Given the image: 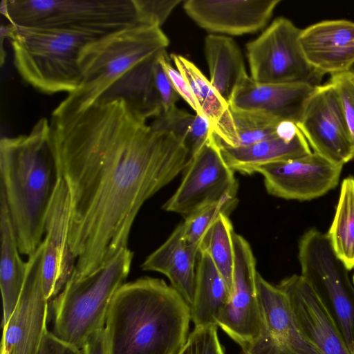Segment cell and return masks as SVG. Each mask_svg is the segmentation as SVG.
<instances>
[{
    "label": "cell",
    "instance_id": "6da1fadb",
    "mask_svg": "<svg viewBox=\"0 0 354 354\" xmlns=\"http://www.w3.org/2000/svg\"><path fill=\"white\" fill-rule=\"evenodd\" d=\"M122 99L76 112L53 111L49 138L69 188L73 275L82 277L127 247L142 205L187 166L191 156Z\"/></svg>",
    "mask_w": 354,
    "mask_h": 354
},
{
    "label": "cell",
    "instance_id": "7a4b0ae2",
    "mask_svg": "<svg viewBox=\"0 0 354 354\" xmlns=\"http://www.w3.org/2000/svg\"><path fill=\"white\" fill-rule=\"evenodd\" d=\"M191 308L164 280L125 283L108 310V354H177L189 335Z\"/></svg>",
    "mask_w": 354,
    "mask_h": 354
},
{
    "label": "cell",
    "instance_id": "3957f363",
    "mask_svg": "<svg viewBox=\"0 0 354 354\" xmlns=\"http://www.w3.org/2000/svg\"><path fill=\"white\" fill-rule=\"evenodd\" d=\"M49 133L50 122L41 118L28 134L0 140V192L19 252L28 257L42 242L47 210L59 178Z\"/></svg>",
    "mask_w": 354,
    "mask_h": 354
},
{
    "label": "cell",
    "instance_id": "277c9868",
    "mask_svg": "<svg viewBox=\"0 0 354 354\" xmlns=\"http://www.w3.org/2000/svg\"><path fill=\"white\" fill-rule=\"evenodd\" d=\"M105 35L80 30L12 25L8 39L14 64L25 82L42 93L69 94L78 89L83 81L80 66L83 52Z\"/></svg>",
    "mask_w": 354,
    "mask_h": 354
},
{
    "label": "cell",
    "instance_id": "5b68a950",
    "mask_svg": "<svg viewBox=\"0 0 354 354\" xmlns=\"http://www.w3.org/2000/svg\"><path fill=\"white\" fill-rule=\"evenodd\" d=\"M169 39L160 27L142 24L105 35L83 52L80 66L83 81L54 109L83 110L97 100L124 74L154 54L166 50Z\"/></svg>",
    "mask_w": 354,
    "mask_h": 354
},
{
    "label": "cell",
    "instance_id": "8992f818",
    "mask_svg": "<svg viewBox=\"0 0 354 354\" xmlns=\"http://www.w3.org/2000/svg\"><path fill=\"white\" fill-rule=\"evenodd\" d=\"M133 257L125 247L91 274L71 277L52 301L53 333L57 337L82 348L92 335L104 328L111 301L126 283Z\"/></svg>",
    "mask_w": 354,
    "mask_h": 354
},
{
    "label": "cell",
    "instance_id": "52a82bcc",
    "mask_svg": "<svg viewBox=\"0 0 354 354\" xmlns=\"http://www.w3.org/2000/svg\"><path fill=\"white\" fill-rule=\"evenodd\" d=\"M0 10L10 24L21 27L109 35L138 24H151L140 0H2Z\"/></svg>",
    "mask_w": 354,
    "mask_h": 354
},
{
    "label": "cell",
    "instance_id": "ba28073f",
    "mask_svg": "<svg viewBox=\"0 0 354 354\" xmlns=\"http://www.w3.org/2000/svg\"><path fill=\"white\" fill-rule=\"evenodd\" d=\"M301 277L310 286L354 354V285L326 234L313 228L299 240Z\"/></svg>",
    "mask_w": 354,
    "mask_h": 354
},
{
    "label": "cell",
    "instance_id": "9c48e42d",
    "mask_svg": "<svg viewBox=\"0 0 354 354\" xmlns=\"http://www.w3.org/2000/svg\"><path fill=\"white\" fill-rule=\"evenodd\" d=\"M301 29L278 17L246 45L250 77L257 84L321 85L324 76L306 59L299 43Z\"/></svg>",
    "mask_w": 354,
    "mask_h": 354
},
{
    "label": "cell",
    "instance_id": "30bf717a",
    "mask_svg": "<svg viewBox=\"0 0 354 354\" xmlns=\"http://www.w3.org/2000/svg\"><path fill=\"white\" fill-rule=\"evenodd\" d=\"M184 171L178 187L162 206L165 211L186 218L225 198H236L234 171L225 162L215 134L192 156Z\"/></svg>",
    "mask_w": 354,
    "mask_h": 354
},
{
    "label": "cell",
    "instance_id": "8fae6325",
    "mask_svg": "<svg viewBox=\"0 0 354 354\" xmlns=\"http://www.w3.org/2000/svg\"><path fill=\"white\" fill-rule=\"evenodd\" d=\"M232 241L234 261L230 299L215 321L243 349L259 337L262 328L258 272L249 243L235 232Z\"/></svg>",
    "mask_w": 354,
    "mask_h": 354
},
{
    "label": "cell",
    "instance_id": "7c38bea8",
    "mask_svg": "<svg viewBox=\"0 0 354 354\" xmlns=\"http://www.w3.org/2000/svg\"><path fill=\"white\" fill-rule=\"evenodd\" d=\"M44 242L28 257L17 306L3 326L1 346L7 354H37L47 329L49 302L43 288Z\"/></svg>",
    "mask_w": 354,
    "mask_h": 354
},
{
    "label": "cell",
    "instance_id": "4fadbf2b",
    "mask_svg": "<svg viewBox=\"0 0 354 354\" xmlns=\"http://www.w3.org/2000/svg\"><path fill=\"white\" fill-rule=\"evenodd\" d=\"M297 126L315 153L343 165L354 158V142L330 82L316 87Z\"/></svg>",
    "mask_w": 354,
    "mask_h": 354
},
{
    "label": "cell",
    "instance_id": "5bb4252c",
    "mask_svg": "<svg viewBox=\"0 0 354 354\" xmlns=\"http://www.w3.org/2000/svg\"><path fill=\"white\" fill-rule=\"evenodd\" d=\"M257 285L262 328L243 354H322L300 330L285 292L259 272Z\"/></svg>",
    "mask_w": 354,
    "mask_h": 354
},
{
    "label": "cell",
    "instance_id": "9a60e30c",
    "mask_svg": "<svg viewBox=\"0 0 354 354\" xmlns=\"http://www.w3.org/2000/svg\"><path fill=\"white\" fill-rule=\"evenodd\" d=\"M343 165L330 162L317 153L261 165L258 172L270 195L310 201L326 194L339 183Z\"/></svg>",
    "mask_w": 354,
    "mask_h": 354
},
{
    "label": "cell",
    "instance_id": "2e32d148",
    "mask_svg": "<svg viewBox=\"0 0 354 354\" xmlns=\"http://www.w3.org/2000/svg\"><path fill=\"white\" fill-rule=\"evenodd\" d=\"M71 200L65 180L59 176L45 221L43 288L46 298L53 299L72 276L76 259L69 245Z\"/></svg>",
    "mask_w": 354,
    "mask_h": 354
},
{
    "label": "cell",
    "instance_id": "e0dca14e",
    "mask_svg": "<svg viewBox=\"0 0 354 354\" xmlns=\"http://www.w3.org/2000/svg\"><path fill=\"white\" fill-rule=\"evenodd\" d=\"M281 0H188L183 8L200 27L212 32L241 35L263 28Z\"/></svg>",
    "mask_w": 354,
    "mask_h": 354
},
{
    "label": "cell",
    "instance_id": "ac0fdd59",
    "mask_svg": "<svg viewBox=\"0 0 354 354\" xmlns=\"http://www.w3.org/2000/svg\"><path fill=\"white\" fill-rule=\"evenodd\" d=\"M277 286L287 295L300 330L322 354H352L328 312L301 275L288 277Z\"/></svg>",
    "mask_w": 354,
    "mask_h": 354
},
{
    "label": "cell",
    "instance_id": "d6986e66",
    "mask_svg": "<svg viewBox=\"0 0 354 354\" xmlns=\"http://www.w3.org/2000/svg\"><path fill=\"white\" fill-rule=\"evenodd\" d=\"M299 43L308 64L323 74L348 72L354 65V22L325 20L301 29Z\"/></svg>",
    "mask_w": 354,
    "mask_h": 354
},
{
    "label": "cell",
    "instance_id": "ffe728a7",
    "mask_svg": "<svg viewBox=\"0 0 354 354\" xmlns=\"http://www.w3.org/2000/svg\"><path fill=\"white\" fill-rule=\"evenodd\" d=\"M317 86L302 83L261 84L249 76L236 88L229 105L232 110L257 113L297 124Z\"/></svg>",
    "mask_w": 354,
    "mask_h": 354
},
{
    "label": "cell",
    "instance_id": "44dd1931",
    "mask_svg": "<svg viewBox=\"0 0 354 354\" xmlns=\"http://www.w3.org/2000/svg\"><path fill=\"white\" fill-rule=\"evenodd\" d=\"M203 240L189 244L184 237L181 222L141 266L143 270L165 275L190 307L194 300L197 257Z\"/></svg>",
    "mask_w": 354,
    "mask_h": 354
},
{
    "label": "cell",
    "instance_id": "7402d4cb",
    "mask_svg": "<svg viewBox=\"0 0 354 354\" xmlns=\"http://www.w3.org/2000/svg\"><path fill=\"white\" fill-rule=\"evenodd\" d=\"M171 57L192 90L198 108V115L207 120L223 144L238 147L239 140L228 102L190 60L177 54H171Z\"/></svg>",
    "mask_w": 354,
    "mask_h": 354
},
{
    "label": "cell",
    "instance_id": "603a6c76",
    "mask_svg": "<svg viewBox=\"0 0 354 354\" xmlns=\"http://www.w3.org/2000/svg\"><path fill=\"white\" fill-rule=\"evenodd\" d=\"M163 50L146 59L124 74L100 98L122 99L147 120L160 115L162 107L155 85L154 68Z\"/></svg>",
    "mask_w": 354,
    "mask_h": 354
},
{
    "label": "cell",
    "instance_id": "cb8c5ba5",
    "mask_svg": "<svg viewBox=\"0 0 354 354\" xmlns=\"http://www.w3.org/2000/svg\"><path fill=\"white\" fill-rule=\"evenodd\" d=\"M219 141L223 156L229 167L234 171L248 175L254 174L255 169L261 165L294 159L312 153L301 132L291 141L277 137L238 147L226 145L220 139Z\"/></svg>",
    "mask_w": 354,
    "mask_h": 354
},
{
    "label": "cell",
    "instance_id": "d4e9b609",
    "mask_svg": "<svg viewBox=\"0 0 354 354\" xmlns=\"http://www.w3.org/2000/svg\"><path fill=\"white\" fill-rule=\"evenodd\" d=\"M1 262L0 286L3 302V326L19 301L26 273V263L19 256L17 241L3 194L0 192Z\"/></svg>",
    "mask_w": 354,
    "mask_h": 354
},
{
    "label": "cell",
    "instance_id": "484cf974",
    "mask_svg": "<svg viewBox=\"0 0 354 354\" xmlns=\"http://www.w3.org/2000/svg\"><path fill=\"white\" fill-rule=\"evenodd\" d=\"M230 296V289L209 254L200 248L196 267L194 300L190 307L194 326L216 324V318L227 304Z\"/></svg>",
    "mask_w": 354,
    "mask_h": 354
},
{
    "label": "cell",
    "instance_id": "4316f807",
    "mask_svg": "<svg viewBox=\"0 0 354 354\" xmlns=\"http://www.w3.org/2000/svg\"><path fill=\"white\" fill-rule=\"evenodd\" d=\"M209 82L228 102L236 88L249 76L236 43L230 37L210 34L205 39Z\"/></svg>",
    "mask_w": 354,
    "mask_h": 354
},
{
    "label": "cell",
    "instance_id": "83f0119b",
    "mask_svg": "<svg viewBox=\"0 0 354 354\" xmlns=\"http://www.w3.org/2000/svg\"><path fill=\"white\" fill-rule=\"evenodd\" d=\"M339 259L350 270L354 267V178H344L333 221L327 233Z\"/></svg>",
    "mask_w": 354,
    "mask_h": 354
},
{
    "label": "cell",
    "instance_id": "f1b7e54d",
    "mask_svg": "<svg viewBox=\"0 0 354 354\" xmlns=\"http://www.w3.org/2000/svg\"><path fill=\"white\" fill-rule=\"evenodd\" d=\"M153 129L173 134L187 149L191 158L215 133L207 120L177 107L167 114H161L150 123Z\"/></svg>",
    "mask_w": 354,
    "mask_h": 354
},
{
    "label": "cell",
    "instance_id": "f546056e",
    "mask_svg": "<svg viewBox=\"0 0 354 354\" xmlns=\"http://www.w3.org/2000/svg\"><path fill=\"white\" fill-rule=\"evenodd\" d=\"M234 232L229 214H221L205 234L201 245L209 254L230 292L234 261Z\"/></svg>",
    "mask_w": 354,
    "mask_h": 354
},
{
    "label": "cell",
    "instance_id": "4dcf8cb0",
    "mask_svg": "<svg viewBox=\"0 0 354 354\" xmlns=\"http://www.w3.org/2000/svg\"><path fill=\"white\" fill-rule=\"evenodd\" d=\"M231 111L239 140V147L278 137L277 127L280 121L254 112L232 109Z\"/></svg>",
    "mask_w": 354,
    "mask_h": 354
},
{
    "label": "cell",
    "instance_id": "1f68e13d",
    "mask_svg": "<svg viewBox=\"0 0 354 354\" xmlns=\"http://www.w3.org/2000/svg\"><path fill=\"white\" fill-rule=\"evenodd\" d=\"M238 200L225 198L218 202L207 205L185 218L184 237L189 244L203 240L205 234L221 214H227L235 208Z\"/></svg>",
    "mask_w": 354,
    "mask_h": 354
},
{
    "label": "cell",
    "instance_id": "d6a6232c",
    "mask_svg": "<svg viewBox=\"0 0 354 354\" xmlns=\"http://www.w3.org/2000/svg\"><path fill=\"white\" fill-rule=\"evenodd\" d=\"M177 354H225L218 335V326H196Z\"/></svg>",
    "mask_w": 354,
    "mask_h": 354
},
{
    "label": "cell",
    "instance_id": "836d02e7",
    "mask_svg": "<svg viewBox=\"0 0 354 354\" xmlns=\"http://www.w3.org/2000/svg\"><path fill=\"white\" fill-rule=\"evenodd\" d=\"M328 82L333 85L338 95L354 142V83L347 72L331 75Z\"/></svg>",
    "mask_w": 354,
    "mask_h": 354
},
{
    "label": "cell",
    "instance_id": "e575fe53",
    "mask_svg": "<svg viewBox=\"0 0 354 354\" xmlns=\"http://www.w3.org/2000/svg\"><path fill=\"white\" fill-rule=\"evenodd\" d=\"M159 62L164 68L177 94L196 111V114H198V108L192 90L180 72L171 64L166 50H163L160 55Z\"/></svg>",
    "mask_w": 354,
    "mask_h": 354
},
{
    "label": "cell",
    "instance_id": "d590c367",
    "mask_svg": "<svg viewBox=\"0 0 354 354\" xmlns=\"http://www.w3.org/2000/svg\"><path fill=\"white\" fill-rule=\"evenodd\" d=\"M154 81L162 104V114L169 113L176 108V104L178 100V95L159 62V57L154 68Z\"/></svg>",
    "mask_w": 354,
    "mask_h": 354
},
{
    "label": "cell",
    "instance_id": "8d00e7d4",
    "mask_svg": "<svg viewBox=\"0 0 354 354\" xmlns=\"http://www.w3.org/2000/svg\"><path fill=\"white\" fill-rule=\"evenodd\" d=\"M142 12L147 21L160 27L180 0H140Z\"/></svg>",
    "mask_w": 354,
    "mask_h": 354
},
{
    "label": "cell",
    "instance_id": "74e56055",
    "mask_svg": "<svg viewBox=\"0 0 354 354\" xmlns=\"http://www.w3.org/2000/svg\"><path fill=\"white\" fill-rule=\"evenodd\" d=\"M37 354H84L77 348L57 337L53 332L46 330Z\"/></svg>",
    "mask_w": 354,
    "mask_h": 354
},
{
    "label": "cell",
    "instance_id": "f35d334b",
    "mask_svg": "<svg viewBox=\"0 0 354 354\" xmlns=\"http://www.w3.org/2000/svg\"><path fill=\"white\" fill-rule=\"evenodd\" d=\"M82 349L84 354H108L104 328L92 335Z\"/></svg>",
    "mask_w": 354,
    "mask_h": 354
},
{
    "label": "cell",
    "instance_id": "ab89813d",
    "mask_svg": "<svg viewBox=\"0 0 354 354\" xmlns=\"http://www.w3.org/2000/svg\"><path fill=\"white\" fill-rule=\"evenodd\" d=\"M11 30H12V25L10 24H9L8 26H3V25H1V32H0V34H1V66H2L3 63H4V60H5V58H6V52L3 50V39L6 38V37H9L10 34V32H11Z\"/></svg>",
    "mask_w": 354,
    "mask_h": 354
},
{
    "label": "cell",
    "instance_id": "60d3db41",
    "mask_svg": "<svg viewBox=\"0 0 354 354\" xmlns=\"http://www.w3.org/2000/svg\"><path fill=\"white\" fill-rule=\"evenodd\" d=\"M347 73L350 78L354 83V65L350 68V70Z\"/></svg>",
    "mask_w": 354,
    "mask_h": 354
},
{
    "label": "cell",
    "instance_id": "b9f144b4",
    "mask_svg": "<svg viewBox=\"0 0 354 354\" xmlns=\"http://www.w3.org/2000/svg\"><path fill=\"white\" fill-rule=\"evenodd\" d=\"M1 354H7L4 348L2 346H1Z\"/></svg>",
    "mask_w": 354,
    "mask_h": 354
},
{
    "label": "cell",
    "instance_id": "7bdbcfd3",
    "mask_svg": "<svg viewBox=\"0 0 354 354\" xmlns=\"http://www.w3.org/2000/svg\"><path fill=\"white\" fill-rule=\"evenodd\" d=\"M353 268H354V267H353ZM353 285H354V274H353Z\"/></svg>",
    "mask_w": 354,
    "mask_h": 354
}]
</instances>
